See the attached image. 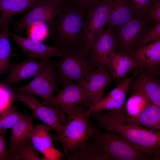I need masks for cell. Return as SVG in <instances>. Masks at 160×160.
Returning a JSON list of instances; mask_svg holds the SVG:
<instances>
[{"label":"cell","instance_id":"cell-1","mask_svg":"<svg viewBox=\"0 0 160 160\" xmlns=\"http://www.w3.org/2000/svg\"><path fill=\"white\" fill-rule=\"evenodd\" d=\"M93 112L90 115L97 127L118 134L140 148L154 160H159L160 130L149 129L132 120L126 113L114 110Z\"/></svg>","mask_w":160,"mask_h":160},{"label":"cell","instance_id":"cell-2","mask_svg":"<svg viewBox=\"0 0 160 160\" xmlns=\"http://www.w3.org/2000/svg\"><path fill=\"white\" fill-rule=\"evenodd\" d=\"M82 15L67 2H63L60 11L50 31L55 46L63 52L81 53L84 36Z\"/></svg>","mask_w":160,"mask_h":160},{"label":"cell","instance_id":"cell-3","mask_svg":"<svg viewBox=\"0 0 160 160\" xmlns=\"http://www.w3.org/2000/svg\"><path fill=\"white\" fill-rule=\"evenodd\" d=\"M88 141L111 160H153L118 134L103 131L98 127H96L95 133Z\"/></svg>","mask_w":160,"mask_h":160},{"label":"cell","instance_id":"cell-4","mask_svg":"<svg viewBox=\"0 0 160 160\" xmlns=\"http://www.w3.org/2000/svg\"><path fill=\"white\" fill-rule=\"evenodd\" d=\"M90 114L83 104L76 106L67 119L63 132L55 138L61 142L64 153L69 157L70 153L89 140L95 131L96 126L89 121Z\"/></svg>","mask_w":160,"mask_h":160},{"label":"cell","instance_id":"cell-5","mask_svg":"<svg viewBox=\"0 0 160 160\" xmlns=\"http://www.w3.org/2000/svg\"><path fill=\"white\" fill-rule=\"evenodd\" d=\"M60 60L54 65L57 83L64 86L74 81L82 82L97 66L81 52H63Z\"/></svg>","mask_w":160,"mask_h":160},{"label":"cell","instance_id":"cell-6","mask_svg":"<svg viewBox=\"0 0 160 160\" xmlns=\"http://www.w3.org/2000/svg\"><path fill=\"white\" fill-rule=\"evenodd\" d=\"M63 2L60 0H40L22 18L14 23L13 28L21 32L32 26L41 25L47 27L50 31Z\"/></svg>","mask_w":160,"mask_h":160},{"label":"cell","instance_id":"cell-7","mask_svg":"<svg viewBox=\"0 0 160 160\" xmlns=\"http://www.w3.org/2000/svg\"><path fill=\"white\" fill-rule=\"evenodd\" d=\"M13 98L28 106L36 118L54 129L58 134L57 137L60 136L67 119L59 107L45 105L32 95L28 93H15Z\"/></svg>","mask_w":160,"mask_h":160},{"label":"cell","instance_id":"cell-8","mask_svg":"<svg viewBox=\"0 0 160 160\" xmlns=\"http://www.w3.org/2000/svg\"><path fill=\"white\" fill-rule=\"evenodd\" d=\"M113 0H106L93 9L84 20L82 29L84 42L81 52L85 56L90 53L95 42L106 25Z\"/></svg>","mask_w":160,"mask_h":160},{"label":"cell","instance_id":"cell-9","mask_svg":"<svg viewBox=\"0 0 160 160\" xmlns=\"http://www.w3.org/2000/svg\"><path fill=\"white\" fill-rule=\"evenodd\" d=\"M57 84L56 72L51 62L30 82L17 88L16 91L37 95L44 100L45 105L52 106L55 92L60 91Z\"/></svg>","mask_w":160,"mask_h":160},{"label":"cell","instance_id":"cell-10","mask_svg":"<svg viewBox=\"0 0 160 160\" xmlns=\"http://www.w3.org/2000/svg\"><path fill=\"white\" fill-rule=\"evenodd\" d=\"M153 25L145 15L135 17L118 28L112 29L116 37L119 52H127L135 42Z\"/></svg>","mask_w":160,"mask_h":160},{"label":"cell","instance_id":"cell-11","mask_svg":"<svg viewBox=\"0 0 160 160\" xmlns=\"http://www.w3.org/2000/svg\"><path fill=\"white\" fill-rule=\"evenodd\" d=\"M117 43L112 30L103 28L97 38L88 57L98 67L109 70Z\"/></svg>","mask_w":160,"mask_h":160},{"label":"cell","instance_id":"cell-12","mask_svg":"<svg viewBox=\"0 0 160 160\" xmlns=\"http://www.w3.org/2000/svg\"><path fill=\"white\" fill-rule=\"evenodd\" d=\"M107 70L97 67L82 82L84 103L89 107L103 97L105 91L111 82Z\"/></svg>","mask_w":160,"mask_h":160},{"label":"cell","instance_id":"cell-13","mask_svg":"<svg viewBox=\"0 0 160 160\" xmlns=\"http://www.w3.org/2000/svg\"><path fill=\"white\" fill-rule=\"evenodd\" d=\"M9 35L25 54L34 58L47 61L50 57L60 58L63 56L62 50L56 46L46 44L42 41L21 36L10 31Z\"/></svg>","mask_w":160,"mask_h":160},{"label":"cell","instance_id":"cell-14","mask_svg":"<svg viewBox=\"0 0 160 160\" xmlns=\"http://www.w3.org/2000/svg\"><path fill=\"white\" fill-rule=\"evenodd\" d=\"M127 52L132 57L135 68L144 69L156 75L160 64V39Z\"/></svg>","mask_w":160,"mask_h":160},{"label":"cell","instance_id":"cell-15","mask_svg":"<svg viewBox=\"0 0 160 160\" xmlns=\"http://www.w3.org/2000/svg\"><path fill=\"white\" fill-rule=\"evenodd\" d=\"M84 95L82 82H76L63 86L62 90L55 96L52 106L57 107L67 117L71 116L74 108L84 104Z\"/></svg>","mask_w":160,"mask_h":160},{"label":"cell","instance_id":"cell-16","mask_svg":"<svg viewBox=\"0 0 160 160\" xmlns=\"http://www.w3.org/2000/svg\"><path fill=\"white\" fill-rule=\"evenodd\" d=\"M51 62L49 60L37 62L33 58L29 57L21 63H10L9 74L4 82L11 87L22 80L34 78L45 70Z\"/></svg>","mask_w":160,"mask_h":160},{"label":"cell","instance_id":"cell-17","mask_svg":"<svg viewBox=\"0 0 160 160\" xmlns=\"http://www.w3.org/2000/svg\"><path fill=\"white\" fill-rule=\"evenodd\" d=\"M51 129L46 124L36 125L31 132V140L36 150L43 155V160H59L62 158L63 154L53 144Z\"/></svg>","mask_w":160,"mask_h":160},{"label":"cell","instance_id":"cell-18","mask_svg":"<svg viewBox=\"0 0 160 160\" xmlns=\"http://www.w3.org/2000/svg\"><path fill=\"white\" fill-rule=\"evenodd\" d=\"M129 89L132 92L144 93L153 104L160 107V80L146 70L141 69L132 80Z\"/></svg>","mask_w":160,"mask_h":160},{"label":"cell","instance_id":"cell-19","mask_svg":"<svg viewBox=\"0 0 160 160\" xmlns=\"http://www.w3.org/2000/svg\"><path fill=\"white\" fill-rule=\"evenodd\" d=\"M36 118L33 113L31 115L22 114L20 119L12 128L9 144L10 149L30 141L31 133L34 127L33 121Z\"/></svg>","mask_w":160,"mask_h":160},{"label":"cell","instance_id":"cell-20","mask_svg":"<svg viewBox=\"0 0 160 160\" xmlns=\"http://www.w3.org/2000/svg\"><path fill=\"white\" fill-rule=\"evenodd\" d=\"M135 17L127 0H113L106 28H118Z\"/></svg>","mask_w":160,"mask_h":160},{"label":"cell","instance_id":"cell-21","mask_svg":"<svg viewBox=\"0 0 160 160\" xmlns=\"http://www.w3.org/2000/svg\"><path fill=\"white\" fill-rule=\"evenodd\" d=\"M40 0H0V31L15 15L29 9Z\"/></svg>","mask_w":160,"mask_h":160},{"label":"cell","instance_id":"cell-22","mask_svg":"<svg viewBox=\"0 0 160 160\" xmlns=\"http://www.w3.org/2000/svg\"><path fill=\"white\" fill-rule=\"evenodd\" d=\"M135 68L133 60L127 52H119L113 54L110 61L109 70L113 79L123 80L126 75Z\"/></svg>","mask_w":160,"mask_h":160},{"label":"cell","instance_id":"cell-23","mask_svg":"<svg viewBox=\"0 0 160 160\" xmlns=\"http://www.w3.org/2000/svg\"><path fill=\"white\" fill-rule=\"evenodd\" d=\"M131 93V95L126 103V114L138 124L137 119L139 115L151 102L141 92L136 91Z\"/></svg>","mask_w":160,"mask_h":160},{"label":"cell","instance_id":"cell-24","mask_svg":"<svg viewBox=\"0 0 160 160\" xmlns=\"http://www.w3.org/2000/svg\"><path fill=\"white\" fill-rule=\"evenodd\" d=\"M10 21L0 32V75L6 73L9 70L10 64L9 58L13 55L9 38Z\"/></svg>","mask_w":160,"mask_h":160},{"label":"cell","instance_id":"cell-25","mask_svg":"<svg viewBox=\"0 0 160 160\" xmlns=\"http://www.w3.org/2000/svg\"><path fill=\"white\" fill-rule=\"evenodd\" d=\"M137 123L147 129L160 130V107L151 103L139 115Z\"/></svg>","mask_w":160,"mask_h":160},{"label":"cell","instance_id":"cell-26","mask_svg":"<svg viewBox=\"0 0 160 160\" xmlns=\"http://www.w3.org/2000/svg\"><path fill=\"white\" fill-rule=\"evenodd\" d=\"M68 159L73 160H111L107 155L100 152L89 141L71 153Z\"/></svg>","mask_w":160,"mask_h":160},{"label":"cell","instance_id":"cell-27","mask_svg":"<svg viewBox=\"0 0 160 160\" xmlns=\"http://www.w3.org/2000/svg\"><path fill=\"white\" fill-rule=\"evenodd\" d=\"M31 142L22 144L10 149L6 160H42Z\"/></svg>","mask_w":160,"mask_h":160},{"label":"cell","instance_id":"cell-28","mask_svg":"<svg viewBox=\"0 0 160 160\" xmlns=\"http://www.w3.org/2000/svg\"><path fill=\"white\" fill-rule=\"evenodd\" d=\"M137 73L135 72L130 77L125 79L110 92L114 100L115 106L113 110L117 111H126L124 103L127 93L129 89L130 83Z\"/></svg>","mask_w":160,"mask_h":160},{"label":"cell","instance_id":"cell-29","mask_svg":"<svg viewBox=\"0 0 160 160\" xmlns=\"http://www.w3.org/2000/svg\"><path fill=\"white\" fill-rule=\"evenodd\" d=\"M20 113L13 105L0 111V132L12 128L21 117Z\"/></svg>","mask_w":160,"mask_h":160},{"label":"cell","instance_id":"cell-30","mask_svg":"<svg viewBox=\"0 0 160 160\" xmlns=\"http://www.w3.org/2000/svg\"><path fill=\"white\" fill-rule=\"evenodd\" d=\"M106 0H68L67 2L81 14L84 19L98 5Z\"/></svg>","mask_w":160,"mask_h":160},{"label":"cell","instance_id":"cell-31","mask_svg":"<svg viewBox=\"0 0 160 160\" xmlns=\"http://www.w3.org/2000/svg\"><path fill=\"white\" fill-rule=\"evenodd\" d=\"M160 39V22L153 25L135 42L132 49H135Z\"/></svg>","mask_w":160,"mask_h":160},{"label":"cell","instance_id":"cell-32","mask_svg":"<svg viewBox=\"0 0 160 160\" xmlns=\"http://www.w3.org/2000/svg\"><path fill=\"white\" fill-rule=\"evenodd\" d=\"M114 99L109 93L90 107L87 110V112L90 114L93 112H100L102 111L113 110L114 109Z\"/></svg>","mask_w":160,"mask_h":160},{"label":"cell","instance_id":"cell-33","mask_svg":"<svg viewBox=\"0 0 160 160\" xmlns=\"http://www.w3.org/2000/svg\"><path fill=\"white\" fill-rule=\"evenodd\" d=\"M15 92L4 82H0V111L12 105Z\"/></svg>","mask_w":160,"mask_h":160},{"label":"cell","instance_id":"cell-34","mask_svg":"<svg viewBox=\"0 0 160 160\" xmlns=\"http://www.w3.org/2000/svg\"><path fill=\"white\" fill-rule=\"evenodd\" d=\"M131 7L135 17L145 15L153 0H127Z\"/></svg>","mask_w":160,"mask_h":160},{"label":"cell","instance_id":"cell-35","mask_svg":"<svg viewBox=\"0 0 160 160\" xmlns=\"http://www.w3.org/2000/svg\"><path fill=\"white\" fill-rule=\"evenodd\" d=\"M28 29H29L28 37L42 42L50 34L49 29L43 25H36Z\"/></svg>","mask_w":160,"mask_h":160},{"label":"cell","instance_id":"cell-36","mask_svg":"<svg viewBox=\"0 0 160 160\" xmlns=\"http://www.w3.org/2000/svg\"><path fill=\"white\" fill-rule=\"evenodd\" d=\"M145 15L150 20L153 25L160 22V1L153 0Z\"/></svg>","mask_w":160,"mask_h":160},{"label":"cell","instance_id":"cell-37","mask_svg":"<svg viewBox=\"0 0 160 160\" xmlns=\"http://www.w3.org/2000/svg\"><path fill=\"white\" fill-rule=\"evenodd\" d=\"M6 130L0 132V160L6 159L7 151L6 148L5 134Z\"/></svg>","mask_w":160,"mask_h":160},{"label":"cell","instance_id":"cell-38","mask_svg":"<svg viewBox=\"0 0 160 160\" xmlns=\"http://www.w3.org/2000/svg\"><path fill=\"white\" fill-rule=\"evenodd\" d=\"M63 2H67L68 0H60Z\"/></svg>","mask_w":160,"mask_h":160}]
</instances>
